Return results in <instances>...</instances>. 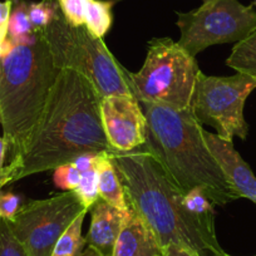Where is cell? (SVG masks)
<instances>
[{
  "label": "cell",
  "instance_id": "obj_1",
  "mask_svg": "<svg viewBox=\"0 0 256 256\" xmlns=\"http://www.w3.org/2000/svg\"><path fill=\"white\" fill-rule=\"evenodd\" d=\"M100 100L87 78L62 70L23 154L16 164H8L13 168L12 182L56 170L86 152L116 154L103 130Z\"/></svg>",
  "mask_w": 256,
  "mask_h": 256
},
{
  "label": "cell",
  "instance_id": "obj_2",
  "mask_svg": "<svg viewBox=\"0 0 256 256\" xmlns=\"http://www.w3.org/2000/svg\"><path fill=\"white\" fill-rule=\"evenodd\" d=\"M128 206L148 225L162 248L174 244L195 256H228L216 232L187 211L184 195L144 148L110 154Z\"/></svg>",
  "mask_w": 256,
  "mask_h": 256
},
{
  "label": "cell",
  "instance_id": "obj_3",
  "mask_svg": "<svg viewBox=\"0 0 256 256\" xmlns=\"http://www.w3.org/2000/svg\"><path fill=\"white\" fill-rule=\"evenodd\" d=\"M140 104L147 122L146 144L142 147L182 195L198 187L215 206L241 198L211 154L204 138L202 124L191 107L174 110L160 103Z\"/></svg>",
  "mask_w": 256,
  "mask_h": 256
},
{
  "label": "cell",
  "instance_id": "obj_4",
  "mask_svg": "<svg viewBox=\"0 0 256 256\" xmlns=\"http://www.w3.org/2000/svg\"><path fill=\"white\" fill-rule=\"evenodd\" d=\"M60 70L54 66L43 30L29 44L14 46L0 59V123L13 164L43 117Z\"/></svg>",
  "mask_w": 256,
  "mask_h": 256
},
{
  "label": "cell",
  "instance_id": "obj_5",
  "mask_svg": "<svg viewBox=\"0 0 256 256\" xmlns=\"http://www.w3.org/2000/svg\"><path fill=\"white\" fill-rule=\"evenodd\" d=\"M43 33L58 70L82 74L102 98L113 94L134 96L128 70L108 50L102 38L93 36L87 26H70L58 14Z\"/></svg>",
  "mask_w": 256,
  "mask_h": 256
},
{
  "label": "cell",
  "instance_id": "obj_6",
  "mask_svg": "<svg viewBox=\"0 0 256 256\" xmlns=\"http://www.w3.org/2000/svg\"><path fill=\"white\" fill-rule=\"evenodd\" d=\"M200 73L195 56L171 38H154L148 43L141 70L128 72L132 94L138 102L160 103L174 110L191 107Z\"/></svg>",
  "mask_w": 256,
  "mask_h": 256
},
{
  "label": "cell",
  "instance_id": "obj_7",
  "mask_svg": "<svg viewBox=\"0 0 256 256\" xmlns=\"http://www.w3.org/2000/svg\"><path fill=\"white\" fill-rule=\"evenodd\" d=\"M178 46L196 56L215 44L238 43L256 30V12L238 0H208L188 13H177Z\"/></svg>",
  "mask_w": 256,
  "mask_h": 256
},
{
  "label": "cell",
  "instance_id": "obj_8",
  "mask_svg": "<svg viewBox=\"0 0 256 256\" xmlns=\"http://www.w3.org/2000/svg\"><path fill=\"white\" fill-rule=\"evenodd\" d=\"M256 88V80L242 73L231 77H211L200 70L191 110L200 124H210L226 141L235 136L245 140L248 126L244 118L246 98Z\"/></svg>",
  "mask_w": 256,
  "mask_h": 256
},
{
  "label": "cell",
  "instance_id": "obj_9",
  "mask_svg": "<svg viewBox=\"0 0 256 256\" xmlns=\"http://www.w3.org/2000/svg\"><path fill=\"white\" fill-rule=\"evenodd\" d=\"M83 211L90 210L76 191H66L23 204L9 225L29 256H50L62 234Z\"/></svg>",
  "mask_w": 256,
  "mask_h": 256
},
{
  "label": "cell",
  "instance_id": "obj_10",
  "mask_svg": "<svg viewBox=\"0 0 256 256\" xmlns=\"http://www.w3.org/2000/svg\"><path fill=\"white\" fill-rule=\"evenodd\" d=\"M100 117L106 137L114 151L130 152L146 144V116L134 96L103 97Z\"/></svg>",
  "mask_w": 256,
  "mask_h": 256
},
{
  "label": "cell",
  "instance_id": "obj_11",
  "mask_svg": "<svg viewBox=\"0 0 256 256\" xmlns=\"http://www.w3.org/2000/svg\"><path fill=\"white\" fill-rule=\"evenodd\" d=\"M204 138L221 170L241 198H245L256 204V177L250 166L244 161L234 147L232 141H226L218 134L204 130Z\"/></svg>",
  "mask_w": 256,
  "mask_h": 256
},
{
  "label": "cell",
  "instance_id": "obj_12",
  "mask_svg": "<svg viewBox=\"0 0 256 256\" xmlns=\"http://www.w3.org/2000/svg\"><path fill=\"white\" fill-rule=\"evenodd\" d=\"M112 256H164V248L144 218L128 206Z\"/></svg>",
  "mask_w": 256,
  "mask_h": 256
},
{
  "label": "cell",
  "instance_id": "obj_13",
  "mask_svg": "<svg viewBox=\"0 0 256 256\" xmlns=\"http://www.w3.org/2000/svg\"><path fill=\"white\" fill-rule=\"evenodd\" d=\"M90 211L92 214V221L86 236L87 246L96 248L104 256H112L126 211L118 210L100 198L93 204Z\"/></svg>",
  "mask_w": 256,
  "mask_h": 256
},
{
  "label": "cell",
  "instance_id": "obj_14",
  "mask_svg": "<svg viewBox=\"0 0 256 256\" xmlns=\"http://www.w3.org/2000/svg\"><path fill=\"white\" fill-rule=\"evenodd\" d=\"M96 171L98 177V191L100 198L122 211L128 210L127 198L123 191V186L120 181L117 171L113 166L108 152L98 154L96 160Z\"/></svg>",
  "mask_w": 256,
  "mask_h": 256
},
{
  "label": "cell",
  "instance_id": "obj_15",
  "mask_svg": "<svg viewBox=\"0 0 256 256\" xmlns=\"http://www.w3.org/2000/svg\"><path fill=\"white\" fill-rule=\"evenodd\" d=\"M10 2L12 10L6 39H9L13 46L29 44L36 36V30H34L29 19V4L26 0H10Z\"/></svg>",
  "mask_w": 256,
  "mask_h": 256
},
{
  "label": "cell",
  "instance_id": "obj_16",
  "mask_svg": "<svg viewBox=\"0 0 256 256\" xmlns=\"http://www.w3.org/2000/svg\"><path fill=\"white\" fill-rule=\"evenodd\" d=\"M226 64L238 73H242L256 80V30L235 44Z\"/></svg>",
  "mask_w": 256,
  "mask_h": 256
},
{
  "label": "cell",
  "instance_id": "obj_17",
  "mask_svg": "<svg viewBox=\"0 0 256 256\" xmlns=\"http://www.w3.org/2000/svg\"><path fill=\"white\" fill-rule=\"evenodd\" d=\"M88 211H83L70 228L62 234L56 241L50 256H83L86 250V238L82 236L83 220Z\"/></svg>",
  "mask_w": 256,
  "mask_h": 256
},
{
  "label": "cell",
  "instance_id": "obj_18",
  "mask_svg": "<svg viewBox=\"0 0 256 256\" xmlns=\"http://www.w3.org/2000/svg\"><path fill=\"white\" fill-rule=\"evenodd\" d=\"M114 0H88L84 26L93 36L103 38L113 22L112 6Z\"/></svg>",
  "mask_w": 256,
  "mask_h": 256
},
{
  "label": "cell",
  "instance_id": "obj_19",
  "mask_svg": "<svg viewBox=\"0 0 256 256\" xmlns=\"http://www.w3.org/2000/svg\"><path fill=\"white\" fill-rule=\"evenodd\" d=\"M184 205L187 211L194 218H198L202 225L215 231V210H214L215 205L204 190L196 187L187 192L184 196Z\"/></svg>",
  "mask_w": 256,
  "mask_h": 256
},
{
  "label": "cell",
  "instance_id": "obj_20",
  "mask_svg": "<svg viewBox=\"0 0 256 256\" xmlns=\"http://www.w3.org/2000/svg\"><path fill=\"white\" fill-rule=\"evenodd\" d=\"M28 13L34 30H44L58 16L56 4L53 0H42L39 3H29Z\"/></svg>",
  "mask_w": 256,
  "mask_h": 256
},
{
  "label": "cell",
  "instance_id": "obj_21",
  "mask_svg": "<svg viewBox=\"0 0 256 256\" xmlns=\"http://www.w3.org/2000/svg\"><path fill=\"white\" fill-rule=\"evenodd\" d=\"M76 194L82 201L83 206L90 210L93 204L100 198V191H98V177L96 167L84 171L80 174V180L78 186L76 187Z\"/></svg>",
  "mask_w": 256,
  "mask_h": 256
},
{
  "label": "cell",
  "instance_id": "obj_22",
  "mask_svg": "<svg viewBox=\"0 0 256 256\" xmlns=\"http://www.w3.org/2000/svg\"><path fill=\"white\" fill-rule=\"evenodd\" d=\"M0 256H29L6 218H0Z\"/></svg>",
  "mask_w": 256,
  "mask_h": 256
},
{
  "label": "cell",
  "instance_id": "obj_23",
  "mask_svg": "<svg viewBox=\"0 0 256 256\" xmlns=\"http://www.w3.org/2000/svg\"><path fill=\"white\" fill-rule=\"evenodd\" d=\"M64 19L73 26H84L88 0H58Z\"/></svg>",
  "mask_w": 256,
  "mask_h": 256
},
{
  "label": "cell",
  "instance_id": "obj_24",
  "mask_svg": "<svg viewBox=\"0 0 256 256\" xmlns=\"http://www.w3.org/2000/svg\"><path fill=\"white\" fill-rule=\"evenodd\" d=\"M80 180V172L72 162L64 164L54 170V184L66 191H74Z\"/></svg>",
  "mask_w": 256,
  "mask_h": 256
},
{
  "label": "cell",
  "instance_id": "obj_25",
  "mask_svg": "<svg viewBox=\"0 0 256 256\" xmlns=\"http://www.w3.org/2000/svg\"><path fill=\"white\" fill-rule=\"evenodd\" d=\"M23 205V200L13 192H4L0 190V218L10 221L18 214Z\"/></svg>",
  "mask_w": 256,
  "mask_h": 256
},
{
  "label": "cell",
  "instance_id": "obj_26",
  "mask_svg": "<svg viewBox=\"0 0 256 256\" xmlns=\"http://www.w3.org/2000/svg\"><path fill=\"white\" fill-rule=\"evenodd\" d=\"M12 2L6 0L0 2V40L4 42L8 36V26L9 18H10Z\"/></svg>",
  "mask_w": 256,
  "mask_h": 256
},
{
  "label": "cell",
  "instance_id": "obj_27",
  "mask_svg": "<svg viewBox=\"0 0 256 256\" xmlns=\"http://www.w3.org/2000/svg\"><path fill=\"white\" fill-rule=\"evenodd\" d=\"M97 156L98 154H94V152H86V154H82L78 157H76V158L73 160L72 164H74L76 168L82 174V172L88 171V170L94 167Z\"/></svg>",
  "mask_w": 256,
  "mask_h": 256
},
{
  "label": "cell",
  "instance_id": "obj_28",
  "mask_svg": "<svg viewBox=\"0 0 256 256\" xmlns=\"http://www.w3.org/2000/svg\"><path fill=\"white\" fill-rule=\"evenodd\" d=\"M164 256H195L192 252H190L186 248H181L178 245H174V244H171V245L166 246L164 248Z\"/></svg>",
  "mask_w": 256,
  "mask_h": 256
},
{
  "label": "cell",
  "instance_id": "obj_29",
  "mask_svg": "<svg viewBox=\"0 0 256 256\" xmlns=\"http://www.w3.org/2000/svg\"><path fill=\"white\" fill-rule=\"evenodd\" d=\"M12 176H13V168L10 166L4 167L3 174H0V190L3 188V186H6V184H10Z\"/></svg>",
  "mask_w": 256,
  "mask_h": 256
},
{
  "label": "cell",
  "instance_id": "obj_30",
  "mask_svg": "<svg viewBox=\"0 0 256 256\" xmlns=\"http://www.w3.org/2000/svg\"><path fill=\"white\" fill-rule=\"evenodd\" d=\"M6 146L3 137H0V174L4 171V162H6Z\"/></svg>",
  "mask_w": 256,
  "mask_h": 256
},
{
  "label": "cell",
  "instance_id": "obj_31",
  "mask_svg": "<svg viewBox=\"0 0 256 256\" xmlns=\"http://www.w3.org/2000/svg\"><path fill=\"white\" fill-rule=\"evenodd\" d=\"M83 256H104V255H102V254H100V251L96 250V248H90V246H87V248H86L84 252H83Z\"/></svg>",
  "mask_w": 256,
  "mask_h": 256
},
{
  "label": "cell",
  "instance_id": "obj_32",
  "mask_svg": "<svg viewBox=\"0 0 256 256\" xmlns=\"http://www.w3.org/2000/svg\"><path fill=\"white\" fill-rule=\"evenodd\" d=\"M116 2H120V0H114V3H116ZM202 2L205 3V2H208V0H202Z\"/></svg>",
  "mask_w": 256,
  "mask_h": 256
},
{
  "label": "cell",
  "instance_id": "obj_33",
  "mask_svg": "<svg viewBox=\"0 0 256 256\" xmlns=\"http://www.w3.org/2000/svg\"><path fill=\"white\" fill-rule=\"evenodd\" d=\"M254 6H256V0H254Z\"/></svg>",
  "mask_w": 256,
  "mask_h": 256
},
{
  "label": "cell",
  "instance_id": "obj_34",
  "mask_svg": "<svg viewBox=\"0 0 256 256\" xmlns=\"http://www.w3.org/2000/svg\"><path fill=\"white\" fill-rule=\"evenodd\" d=\"M228 256H231V255H228Z\"/></svg>",
  "mask_w": 256,
  "mask_h": 256
}]
</instances>
